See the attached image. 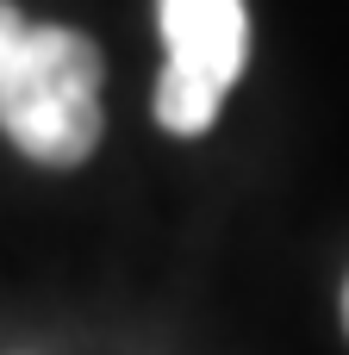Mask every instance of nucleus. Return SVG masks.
<instances>
[{
    "mask_svg": "<svg viewBox=\"0 0 349 355\" xmlns=\"http://www.w3.org/2000/svg\"><path fill=\"white\" fill-rule=\"evenodd\" d=\"M343 318H349V293H343Z\"/></svg>",
    "mask_w": 349,
    "mask_h": 355,
    "instance_id": "nucleus-3",
    "label": "nucleus"
},
{
    "mask_svg": "<svg viewBox=\"0 0 349 355\" xmlns=\"http://www.w3.org/2000/svg\"><path fill=\"white\" fill-rule=\"evenodd\" d=\"M0 131L50 168L100 144V50L69 25H31L0 0Z\"/></svg>",
    "mask_w": 349,
    "mask_h": 355,
    "instance_id": "nucleus-1",
    "label": "nucleus"
},
{
    "mask_svg": "<svg viewBox=\"0 0 349 355\" xmlns=\"http://www.w3.org/2000/svg\"><path fill=\"white\" fill-rule=\"evenodd\" d=\"M156 25L169 44L162 81H156V119L175 137H200L231 81L250 56V12L244 0H156Z\"/></svg>",
    "mask_w": 349,
    "mask_h": 355,
    "instance_id": "nucleus-2",
    "label": "nucleus"
}]
</instances>
